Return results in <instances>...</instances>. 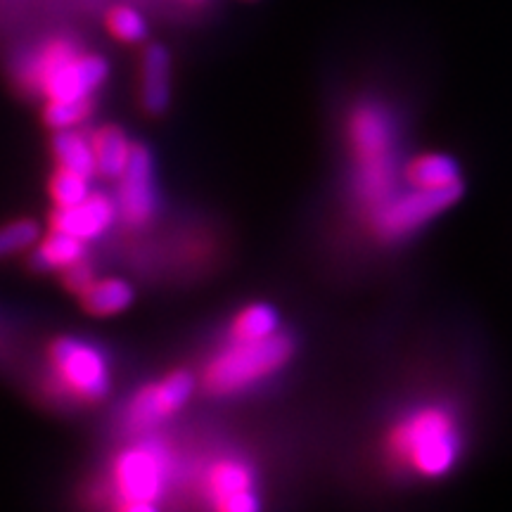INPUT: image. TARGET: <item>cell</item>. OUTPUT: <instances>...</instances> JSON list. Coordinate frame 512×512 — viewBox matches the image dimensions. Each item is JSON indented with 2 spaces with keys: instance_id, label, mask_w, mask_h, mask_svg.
Returning a JSON list of instances; mask_svg holds the SVG:
<instances>
[{
  "instance_id": "obj_16",
  "label": "cell",
  "mask_w": 512,
  "mask_h": 512,
  "mask_svg": "<svg viewBox=\"0 0 512 512\" xmlns=\"http://www.w3.org/2000/svg\"><path fill=\"white\" fill-rule=\"evenodd\" d=\"M86 245L88 242L74 238V235L53 230L48 238L38 240L31 261L38 271H67L69 266L86 261Z\"/></svg>"
},
{
  "instance_id": "obj_6",
  "label": "cell",
  "mask_w": 512,
  "mask_h": 512,
  "mask_svg": "<svg viewBox=\"0 0 512 512\" xmlns=\"http://www.w3.org/2000/svg\"><path fill=\"white\" fill-rule=\"evenodd\" d=\"M55 380L79 401H100L110 394L112 373L102 351L79 337H62L50 347Z\"/></svg>"
},
{
  "instance_id": "obj_20",
  "label": "cell",
  "mask_w": 512,
  "mask_h": 512,
  "mask_svg": "<svg viewBox=\"0 0 512 512\" xmlns=\"http://www.w3.org/2000/svg\"><path fill=\"white\" fill-rule=\"evenodd\" d=\"M93 114V98H72V100H46L43 107V121L53 131H67L79 128L83 121Z\"/></svg>"
},
{
  "instance_id": "obj_4",
  "label": "cell",
  "mask_w": 512,
  "mask_h": 512,
  "mask_svg": "<svg viewBox=\"0 0 512 512\" xmlns=\"http://www.w3.org/2000/svg\"><path fill=\"white\" fill-rule=\"evenodd\" d=\"M292 337L275 332L261 339L230 337L228 344L209 358L202 387L211 396H235L278 373L292 358Z\"/></svg>"
},
{
  "instance_id": "obj_11",
  "label": "cell",
  "mask_w": 512,
  "mask_h": 512,
  "mask_svg": "<svg viewBox=\"0 0 512 512\" xmlns=\"http://www.w3.org/2000/svg\"><path fill=\"white\" fill-rule=\"evenodd\" d=\"M117 219L119 214L114 197L105 195V192H91L86 200L74 204V207L55 209L50 216V228L74 235L83 242H91L102 238Z\"/></svg>"
},
{
  "instance_id": "obj_1",
  "label": "cell",
  "mask_w": 512,
  "mask_h": 512,
  "mask_svg": "<svg viewBox=\"0 0 512 512\" xmlns=\"http://www.w3.org/2000/svg\"><path fill=\"white\" fill-rule=\"evenodd\" d=\"M354 159V190L368 211L399 190V133L394 117L380 102H361L347 121Z\"/></svg>"
},
{
  "instance_id": "obj_13",
  "label": "cell",
  "mask_w": 512,
  "mask_h": 512,
  "mask_svg": "<svg viewBox=\"0 0 512 512\" xmlns=\"http://www.w3.org/2000/svg\"><path fill=\"white\" fill-rule=\"evenodd\" d=\"M403 181L411 188H448V185L463 183L456 159L439 155V152L411 159L403 166Z\"/></svg>"
},
{
  "instance_id": "obj_18",
  "label": "cell",
  "mask_w": 512,
  "mask_h": 512,
  "mask_svg": "<svg viewBox=\"0 0 512 512\" xmlns=\"http://www.w3.org/2000/svg\"><path fill=\"white\" fill-rule=\"evenodd\" d=\"M280 332V316L271 304L245 306L233 320L230 337L238 339H261Z\"/></svg>"
},
{
  "instance_id": "obj_24",
  "label": "cell",
  "mask_w": 512,
  "mask_h": 512,
  "mask_svg": "<svg viewBox=\"0 0 512 512\" xmlns=\"http://www.w3.org/2000/svg\"><path fill=\"white\" fill-rule=\"evenodd\" d=\"M117 512H162L157 501H119Z\"/></svg>"
},
{
  "instance_id": "obj_12",
  "label": "cell",
  "mask_w": 512,
  "mask_h": 512,
  "mask_svg": "<svg viewBox=\"0 0 512 512\" xmlns=\"http://www.w3.org/2000/svg\"><path fill=\"white\" fill-rule=\"evenodd\" d=\"M140 102L145 112L162 114L171 102V55L164 46H150L140 64Z\"/></svg>"
},
{
  "instance_id": "obj_9",
  "label": "cell",
  "mask_w": 512,
  "mask_h": 512,
  "mask_svg": "<svg viewBox=\"0 0 512 512\" xmlns=\"http://www.w3.org/2000/svg\"><path fill=\"white\" fill-rule=\"evenodd\" d=\"M119 190L114 197L117 214L128 226L140 228L155 216L157 190H155V164L145 145H133L131 157L124 171L117 176Z\"/></svg>"
},
{
  "instance_id": "obj_23",
  "label": "cell",
  "mask_w": 512,
  "mask_h": 512,
  "mask_svg": "<svg viewBox=\"0 0 512 512\" xmlns=\"http://www.w3.org/2000/svg\"><path fill=\"white\" fill-rule=\"evenodd\" d=\"M62 275H64V285H67L69 290L76 294H81L83 290H86V285L95 278L91 266H88L86 261H79V264L69 266L67 271H62Z\"/></svg>"
},
{
  "instance_id": "obj_15",
  "label": "cell",
  "mask_w": 512,
  "mask_h": 512,
  "mask_svg": "<svg viewBox=\"0 0 512 512\" xmlns=\"http://www.w3.org/2000/svg\"><path fill=\"white\" fill-rule=\"evenodd\" d=\"M95 174L105 178H117L131 157L133 143L119 126H100L91 136Z\"/></svg>"
},
{
  "instance_id": "obj_19",
  "label": "cell",
  "mask_w": 512,
  "mask_h": 512,
  "mask_svg": "<svg viewBox=\"0 0 512 512\" xmlns=\"http://www.w3.org/2000/svg\"><path fill=\"white\" fill-rule=\"evenodd\" d=\"M48 192H50V200H53V204H55V209L74 207V204L86 200V197L93 192L91 178L57 166L55 174L50 176Z\"/></svg>"
},
{
  "instance_id": "obj_22",
  "label": "cell",
  "mask_w": 512,
  "mask_h": 512,
  "mask_svg": "<svg viewBox=\"0 0 512 512\" xmlns=\"http://www.w3.org/2000/svg\"><path fill=\"white\" fill-rule=\"evenodd\" d=\"M107 29L114 38L124 43H138L147 36V22L138 10L128 5H117L107 12Z\"/></svg>"
},
{
  "instance_id": "obj_3",
  "label": "cell",
  "mask_w": 512,
  "mask_h": 512,
  "mask_svg": "<svg viewBox=\"0 0 512 512\" xmlns=\"http://www.w3.org/2000/svg\"><path fill=\"white\" fill-rule=\"evenodd\" d=\"M110 74L105 57L86 53L76 43L55 38L29 55L19 67V81L46 100L93 98Z\"/></svg>"
},
{
  "instance_id": "obj_21",
  "label": "cell",
  "mask_w": 512,
  "mask_h": 512,
  "mask_svg": "<svg viewBox=\"0 0 512 512\" xmlns=\"http://www.w3.org/2000/svg\"><path fill=\"white\" fill-rule=\"evenodd\" d=\"M41 240V228L31 219H17L0 226V259L5 256L27 252Z\"/></svg>"
},
{
  "instance_id": "obj_10",
  "label": "cell",
  "mask_w": 512,
  "mask_h": 512,
  "mask_svg": "<svg viewBox=\"0 0 512 512\" xmlns=\"http://www.w3.org/2000/svg\"><path fill=\"white\" fill-rule=\"evenodd\" d=\"M214 512H261L254 470L238 458H219L204 477Z\"/></svg>"
},
{
  "instance_id": "obj_5",
  "label": "cell",
  "mask_w": 512,
  "mask_h": 512,
  "mask_svg": "<svg viewBox=\"0 0 512 512\" xmlns=\"http://www.w3.org/2000/svg\"><path fill=\"white\" fill-rule=\"evenodd\" d=\"M463 195V183L448 188H411L396 190L389 200L368 211L370 223L382 240H401L415 230L437 219L448 207H453Z\"/></svg>"
},
{
  "instance_id": "obj_7",
  "label": "cell",
  "mask_w": 512,
  "mask_h": 512,
  "mask_svg": "<svg viewBox=\"0 0 512 512\" xmlns=\"http://www.w3.org/2000/svg\"><path fill=\"white\" fill-rule=\"evenodd\" d=\"M171 479V453L162 441L140 439L119 453L112 484L119 501H159Z\"/></svg>"
},
{
  "instance_id": "obj_14",
  "label": "cell",
  "mask_w": 512,
  "mask_h": 512,
  "mask_svg": "<svg viewBox=\"0 0 512 512\" xmlns=\"http://www.w3.org/2000/svg\"><path fill=\"white\" fill-rule=\"evenodd\" d=\"M79 297L88 313L110 318L133 304V287L121 278H93Z\"/></svg>"
},
{
  "instance_id": "obj_2",
  "label": "cell",
  "mask_w": 512,
  "mask_h": 512,
  "mask_svg": "<svg viewBox=\"0 0 512 512\" xmlns=\"http://www.w3.org/2000/svg\"><path fill=\"white\" fill-rule=\"evenodd\" d=\"M389 456L413 475L444 477L463 453V427L444 403H422L406 411L387 434Z\"/></svg>"
},
{
  "instance_id": "obj_17",
  "label": "cell",
  "mask_w": 512,
  "mask_h": 512,
  "mask_svg": "<svg viewBox=\"0 0 512 512\" xmlns=\"http://www.w3.org/2000/svg\"><path fill=\"white\" fill-rule=\"evenodd\" d=\"M53 155L57 166L76 171L88 178L95 176V159L91 136H83L79 128H67V131H55L53 136Z\"/></svg>"
},
{
  "instance_id": "obj_8",
  "label": "cell",
  "mask_w": 512,
  "mask_h": 512,
  "mask_svg": "<svg viewBox=\"0 0 512 512\" xmlns=\"http://www.w3.org/2000/svg\"><path fill=\"white\" fill-rule=\"evenodd\" d=\"M195 375L188 370H174L162 380L145 384L131 396L124 411V427L133 434H147L157 430L162 422L181 411L195 392Z\"/></svg>"
}]
</instances>
